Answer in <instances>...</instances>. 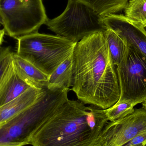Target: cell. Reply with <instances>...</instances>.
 <instances>
[{"instance_id": "1", "label": "cell", "mask_w": 146, "mask_h": 146, "mask_svg": "<svg viewBox=\"0 0 146 146\" xmlns=\"http://www.w3.org/2000/svg\"><path fill=\"white\" fill-rule=\"evenodd\" d=\"M72 56L71 89L78 100L102 110L115 104L120 99V86L104 32L91 34L78 42Z\"/></svg>"}, {"instance_id": "2", "label": "cell", "mask_w": 146, "mask_h": 146, "mask_svg": "<svg viewBox=\"0 0 146 146\" xmlns=\"http://www.w3.org/2000/svg\"><path fill=\"white\" fill-rule=\"evenodd\" d=\"M105 110L68 99L33 136L32 146H100Z\"/></svg>"}, {"instance_id": "3", "label": "cell", "mask_w": 146, "mask_h": 146, "mask_svg": "<svg viewBox=\"0 0 146 146\" xmlns=\"http://www.w3.org/2000/svg\"><path fill=\"white\" fill-rule=\"evenodd\" d=\"M70 90L43 88L34 104L0 126V146L30 145L37 131L68 100Z\"/></svg>"}, {"instance_id": "4", "label": "cell", "mask_w": 146, "mask_h": 146, "mask_svg": "<svg viewBox=\"0 0 146 146\" xmlns=\"http://www.w3.org/2000/svg\"><path fill=\"white\" fill-rule=\"evenodd\" d=\"M16 39V54L49 76L72 54L77 43L57 35L38 32Z\"/></svg>"}, {"instance_id": "5", "label": "cell", "mask_w": 146, "mask_h": 146, "mask_svg": "<svg viewBox=\"0 0 146 146\" xmlns=\"http://www.w3.org/2000/svg\"><path fill=\"white\" fill-rule=\"evenodd\" d=\"M103 16L76 0H68L64 12L44 25L56 35L77 43L85 37L106 30Z\"/></svg>"}, {"instance_id": "6", "label": "cell", "mask_w": 146, "mask_h": 146, "mask_svg": "<svg viewBox=\"0 0 146 146\" xmlns=\"http://www.w3.org/2000/svg\"><path fill=\"white\" fill-rule=\"evenodd\" d=\"M48 19L42 0H0L1 24L11 37L38 32Z\"/></svg>"}, {"instance_id": "7", "label": "cell", "mask_w": 146, "mask_h": 146, "mask_svg": "<svg viewBox=\"0 0 146 146\" xmlns=\"http://www.w3.org/2000/svg\"><path fill=\"white\" fill-rule=\"evenodd\" d=\"M127 43L126 52L116 66L120 89L117 102L130 101L135 106L146 100V57Z\"/></svg>"}, {"instance_id": "8", "label": "cell", "mask_w": 146, "mask_h": 146, "mask_svg": "<svg viewBox=\"0 0 146 146\" xmlns=\"http://www.w3.org/2000/svg\"><path fill=\"white\" fill-rule=\"evenodd\" d=\"M145 131L146 110L142 107L120 120L108 122L102 131L100 146H123Z\"/></svg>"}, {"instance_id": "9", "label": "cell", "mask_w": 146, "mask_h": 146, "mask_svg": "<svg viewBox=\"0 0 146 146\" xmlns=\"http://www.w3.org/2000/svg\"><path fill=\"white\" fill-rule=\"evenodd\" d=\"M106 28L116 31L146 57V30L124 15L110 14L103 17Z\"/></svg>"}, {"instance_id": "10", "label": "cell", "mask_w": 146, "mask_h": 146, "mask_svg": "<svg viewBox=\"0 0 146 146\" xmlns=\"http://www.w3.org/2000/svg\"><path fill=\"white\" fill-rule=\"evenodd\" d=\"M31 87L20 77L12 60L0 83V106L15 99Z\"/></svg>"}, {"instance_id": "11", "label": "cell", "mask_w": 146, "mask_h": 146, "mask_svg": "<svg viewBox=\"0 0 146 146\" xmlns=\"http://www.w3.org/2000/svg\"><path fill=\"white\" fill-rule=\"evenodd\" d=\"M12 60L20 77L30 86L40 89L47 88L49 76L13 52Z\"/></svg>"}, {"instance_id": "12", "label": "cell", "mask_w": 146, "mask_h": 146, "mask_svg": "<svg viewBox=\"0 0 146 146\" xmlns=\"http://www.w3.org/2000/svg\"><path fill=\"white\" fill-rule=\"evenodd\" d=\"M42 90L31 87L15 99L0 106V126L34 104Z\"/></svg>"}, {"instance_id": "13", "label": "cell", "mask_w": 146, "mask_h": 146, "mask_svg": "<svg viewBox=\"0 0 146 146\" xmlns=\"http://www.w3.org/2000/svg\"><path fill=\"white\" fill-rule=\"evenodd\" d=\"M70 56L49 76L47 88L51 91L70 89L73 80V56Z\"/></svg>"}, {"instance_id": "14", "label": "cell", "mask_w": 146, "mask_h": 146, "mask_svg": "<svg viewBox=\"0 0 146 146\" xmlns=\"http://www.w3.org/2000/svg\"><path fill=\"white\" fill-rule=\"evenodd\" d=\"M104 34L108 44L112 62L116 66L121 60L127 50V41L116 31L110 28H106Z\"/></svg>"}, {"instance_id": "15", "label": "cell", "mask_w": 146, "mask_h": 146, "mask_svg": "<svg viewBox=\"0 0 146 146\" xmlns=\"http://www.w3.org/2000/svg\"><path fill=\"white\" fill-rule=\"evenodd\" d=\"M89 7L102 16L124 10L129 0H76Z\"/></svg>"}, {"instance_id": "16", "label": "cell", "mask_w": 146, "mask_h": 146, "mask_svg": "<svg viewBox=\"0 0 146 146\" xmlns=\"http://www.w3.org/2000/svg\"><path fill=\"white\" fill-rule=\"evenodd\" d=\"M124 10L127 18L146 28V0H129Z\"/></svg>"}, {"instance_id": "17", "label": "cell", "mask_w": 146, "mask_h": 146, "mask_svg": "<svg viewBox=\"0 0 146 146\" xmlns=\"http://www.w3.org/2000/svg\"><path fill=\"white\" fill-rule=\"evenodd\" d=\"M134 104L130 101L117 102L111 107L105 110L108 121H115L130 115L135 111Z\"/></svg>"}, {"instance_id": "18", "label": "cell", "mask_w": 146, "mask_h": 146, "mask_svg": "<svg viewBox=\"0 0 146 146\" xmlns=\"http://www.w3.org/2000/svg\"><path fill=\"white\" fill-rule=\"evenodd\" d=\"M13 53L9 47L0 52V83L11 65Z\"/></svg>"}, {"instance_id": "19", "label": "cell", "mask_w": 146, "mask_h": 146, "mask_svg": "<svg viewBox=\"0 0 146 146\" xmlns=\"http://www.w3.org/2000/svg\"><path fill=\"white\" fill-rule=\"evenodd\" d=\"M146 145V131L139 134L123 146H145Z\"/></svg>"}, {"instance_id": "20", "label": "cell", "mask_w": 146, "mask_h": 146, "mask_svg": "<svg viewBox=\"0 0 146 146\" xmlns=\"http://www.w3.org/2000/svg\"><path fill=\"white\" fill-rule=\"evenodd\" d=\"M4 34L5 31L4 30H0V47L3 42Z\"/></svg>"}, {"instance_id": "21", "label": "cell", "mask_w": 146, "mask_h": 146, "mask_svg": "<svg viewBox=\"0 0 146 146\" xmlns=\"http://www.w3.org/2000/svg\"><path fill=\"white\" fill-rule=\"evenodd\" d=\"M142 108H144V109L146 110V100L145 102L142 103Z\"/></svg>"}, {"instance_id": "22", "label": "cell", "mask_w": 146, "mask_h": 146, "mask_svg": "<svg viewBox=\"0 0 146 146\" xmlns=\"http://www.w3.org/2000/svg\"><path fill=\"white\" fill-rule=\"evenodd\" d=\"M0 24H1V21H0Z\"/></svg>"}, {"instance_id": "23", "label": "cell", "mask_w": 146, "mask_h": 146, "mask_svg": "<svg viewBox=\"0 0 146 146\" xmlns=\"http://www.w3.org/2000/svg\"><path fill=\"white\" fill-rule=\"evenodd\" d=\"M145 29H146V28H145Z\"/></svg>"}]
</instances>
